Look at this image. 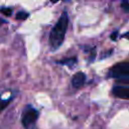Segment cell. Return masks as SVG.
Listing matches in <instances>:
<instances>
[{
  "label": "cell",
  "mask_w": 129,
  "mask_h": 129,
  "mask_svg": "<svg viewBox=\"0 0 129 129\" xmlns=\"http://www.w3.org/2000/svg\"><path fill=\"white\" fill-rule=\"evenodd\" d=\"M112 94L120 99L123 100H128L129 99V90L127 86H114L112 88Z\"/></svg>",
  "instance_id": "obj_4"
},
{
  "label": "cell",
  "mask_w": 129,
  "mask_h": 129,
  "mask_svg": "<svg viewBox=\"0 0 129 129\" xmlns=\"http://www.w3.org/2000/svg\"><path fill=\"white\" fill-rule=\"evenodd\" d=\"M3 23H6V20H3V19H0V25L3 24Z\"/></svg>",
  "instance_id": "obj_12"
},
{
  "label": "cell",
  "mask_w": 129,
  "mask_h": 129,
  "mask_svg": "<svg viewBox=\"0 0 129 129\" xmlns=\"http://www.w3.org/2000/svg\"><path fill=\"white\" fill-rule=\"evenodd\" d=\"M0 12H2L4 15L6 16H10L12 14V10L11 8H8V7H1L0 8Z\"/></svg>",
  "instance_id": "obj_9"
},
{
  "label": "cell",
  "mask_w": 129,
  "mask_h": 129,
  "mask_svg": "<svg viewBox=\"0 0 129 129\" xmlns=\"http://www.w3.org/2000/svg\"><path fill=\"white\" fill-rule=\"evenodd\" d=\"M57 63H60V64H63V66H69V67H72L74 64H76L77 62V57L74 56V57H68V58H63L61 60H57L56 61Z\"/></svg>",
  "instance_id": "obj_6"
},
{
  "label": "cell",
  "mask_w": 129,
  "mask_h": 129,
  "mask_svg": "<svg viewBox=\"0 0 129 129\" xmlns=\"http://www.w3.org/2000/svg\"><path fill=\"white\" fill-rule=\"evenodd\" d=\"M58 0H50V2H52V3H56Z\"/></svg>",
  "instance_id": "obj_13"
},
{
  "label": "cell",
  "mask_w": 129,
  "mask_h": 129,
  "mask_svg": "<svg viewBox=\"0 0 129 129\" xmlns=\"http://www.w3.org/2000/svg\"><path fill=\"white\" fill-rule=\"evenodd\" d=\"M108 76L110 78L122 81L126 85H128L129 83V62L123 61V62L116 63L109 70Z\"/></svg>",
  "instance_id": "obj_2"
},
{
  "label": "cell",
  "mask_w": 129,
  "mask_h": 129,
  "mask_svg": "<svg viewBox=\"0 0 129 129\" xmlns=\"http://www.w3.org/2000/svg\"><path fill=\"white\" fill-rule=\"evenodd\" d=\"M27 17H28V13L25 11H20L16 14V19H18V20H24Z\"/></svg>",
  "instance_id": "obj_8"
},
{
  "label": "cell",
  "mask_w": 129,
  "mask_h": 129,
  "mask_svg": "<svg viewBox=\"0 0 129 129\" xmlns=\"http://www.w3.org/2000/svg\"><path fill=\"white\" fill-rule=\"evenodd\" d=\"M68 25H69V15L66 11H63L49 33V45L51 50L57 49L62 44L68 29Z\"/></svg>",
  "instance_id": "obj_1"
},
{
  "label": "cell",
  "mask_w": 129,
  "mask_h": 129,
  "mask_svg": "<svg viewBox=\"0 0 129 129\" xmlns=\"http://www.w3.org/2000/svg\"><path fill=\"white\" fill-rule=\"evenodd\" d=\"M12 99H13V97H10L9 99H3L0 97V112H2L9 105V103L11 102Z\"/></svg>",
  "instance_id": "obj_7"
},
{
  "label": "cell",
  "mask_w": 129,
  "mask_h": 129,
  "mask_svg": "<svg viewBox=\"0 0 129 129\" xmlns=\"http://www.w3.org/2000/svg\"><path fill=\"white\" fill-rule=\"evenodd\" d=\"M86 75L83 72H77L72 78V86L75 89H81L86 83Z\"/></svg>",
  "instance_id": "obj_5"
},
{
  "label": "cell",
  "mask_w": 129,
  "mask_h": 129,
  "mask_svg": "<svg viewBox=\"0 0 129 129\" xmlns=\"http://www.w3.org/2000/svg\"><path fill=\"white\" fill-rule=\"evenodd\" d=\"M38 117H39L38 111L32 106L28 105L25 107V109L21 114V124L25 129H31L34 127Z\"/></svg>",
  "instance_id": "obj_3"
},
{
  "label": "cell",
  "mask_w": 129,
  "mask_h": 129,
  "mask_svg": "<svg viewBox=\"0 0 129 129\" xmlns=\"http://www.w3.org/2000/svg\"><path fill=\"white\" fill-rule=\"evenodd\" d=\"M117 36H118V31L116 30V31H114V32L111 34V39H112V40H116V39H117Z\"/></svg>",
  "instance_id": "obj_11"
},
{
  "label": "cell",
  "mask_w": 129,
  "mask_h": 129,
  "mask_svg": "<svg viewBox=\"0 0 129 129\" xmlns=\"http://www.w3.org/2000/svg\"><path fill=\"white\" fill-rule=\"evenodd\" d=\"M121 7L124 9V11L127 13L129 12V4H128V0H123L122 1V4H121Z\"/></svg>",
  "instance_id": "obj_10"
}]
</instances>
